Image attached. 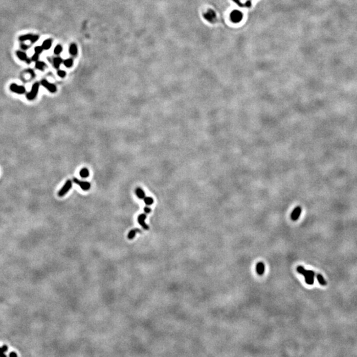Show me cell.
<instances>
[{
  "mask_svg": "<svg viewBox=\"0 0 357 357\" xmlns=\"http://www.w3.org/2000/svg\"><path fill=\"white\" fill-rule=\"evenodd\" d=\"M297 271L305 277V283L309 285H312L314 282L315 272L313 271L305 270L302 266H297Z\"/></svg>",
  "mask_w": 357,
  "mask_h": 357,
  "instance_id": "6da1fadb",
  "label": "cell"
},
{
  "mask_svg": "<svg viewBox=\"0 0 357 357\" xmlns=\"http://www.w3.org/2000/svg\"><path fill=\"white\" fill-rule=\"evenodd\" d=\"M243 13L238 10H234L230 13V18L233 23H238L243 19Z\"/></svg>",
  "mask_w": 357,
  "mask_h": 357,
  "instance_id": "7a4b0ae2",
  "label": "cell"
},
{
  "mask_svg": "<svg viewBox=\"0 0 357 357\" xmlns=\"http://www.w3.org/2000/svg\"><path fill=\"white\" fill-rule=\"evenodd\" d=\"M72 187V181L70 179L67 180L65 183V184L62 187L61 189L58 192V196L60 197H64V195H66L69 192L70 189Z\"/></svg>",
  "mask_w": 357,
  "mask_h": 357,
  "instance_id": "3957f363",
  "label": "cell"
},
{
  "mask_svg": "<svg viewBox=\"0 0 357 357\" xmlns=\"http://www.w3.org/2000/svg\"><path fill=\"white\" fill-rule=\"evenodd\" d=\"M38 89H39V83H35L32 85V89L31 91L27 94V98L28 100L32 101L36 98L38 92Z\"/></svg>",
  "mask_w": 357,
  "mask_h": 357,
  "instance_id": "277c9868",
  "label": "cell"
},
{
  "mask_svg": "<svg viewBox=\"0 0 357 357\" xmlns=\"http://www.w3.org/2000/svg\"><path fill=\"white\" fill-rule=\"evenodd\" d=\"M73 181H74V183H75V184L78 185L80 187V188L84 191H89V190L90 189V188H91V184H90V183L88 181H80L77 178H73Z\"/></svg>",
  "mask_w": 357,
  "mask_h": 357,
  "instance_id": "5b68a950",
  "label": "cell"
},
{
  "mask_svg": "<svg viewBox=\"0 0 357 357\" xmlns=\"http://www.w3.org/2000/svg\"><path fill=\"white\" fill-rule=\"evenodd\" d=\"M10 90L13 91V92L19 94V95H22V94H24L26 92V89H25V87L21 86V85H17L15 83H12L10 85Z\"/></svg>",
  "mask_w": 357,
  "mask_h": 357,
  "instance_id": "8992f818",
  "label": "cell"
},
{
  "mask_svg": "<svg viewBox=\"0 0 357 357\" xmlns=\"http://www.w3.org/2000/svg\"><path fill=\"white\" fill-rule=\"evenodd\" d=\"M41 84H42V86L46 88L47 89L48 91H50V93H54L56 92L57 91V87L55 85H54L53 83H50V82L47 81L46 80H43L41 81Z\"/></svg>",
  "mask_w": 357,
  "mask_h": 357,
  "instance_id": "52a82bcc",
  "label": "cell"
},
{
  "mask_svg": "<svg viewBox=\"0 0 357 357\" xmlns=\"http://www.w3.org/2000/svg\"><path fill=\"white\" fill-rule=\"evenodd\" d=\"M146 214H147L144 213V214H140L138 217V222L139 223V224L144 229L146 230H149V226L148 225L146 224V223L145 222V220L146 218Z\"/></svg>",
  "mask_w": 357,
  "mask_h": 357,
  "instance_id": "ba28073f",
  "label": "cell"
},
{
  "mask_svg": "<svg viewBox=\"0 0 357 357\" xmlns=\"http://www.w3.org/2000/svg\"><path fill=\"white\" fill-rule=\"evenodd\" d=\"M204 17L205 19L207 21H209L210 23H213L215 19H216V13L213 11L212 9H209L207 11V13H205L204 14Z\"/></svg>",
  "mask_w": 357,
  "mask_h": 357,
  "instance_id": "9c48e42d",
  "label": "cell"
},
{
  "mask_svg": "<svg viewBox=\"0 0 357 357\" xmlns=\"http://www.w3.org/2000/svg\"><path fill=\"white\" fill-rule=\"evenodd\" d=\"M302 212V208L300 207H297L294 209L291 214V219L293 221H296L300 216Z\"/></svg>",
  "mask_w": 357,
  "mask_h": 357,
  "instance_id": "30bf717a",
  "label": "cell"
},
{
  "mask_svg": "<svg viewBox=\"0 0 357 357\" xmlns=\"http://www.w3.org/2000/svg\"><path fill=\"white\" fill-rule=\"evenodd\" d=\"M16 54H17V57H18L20 59V60H22V61L26 62H27V64H31V61H32V60H31V59H29V58H27V54L25 53V52H23V51H19V50H17V52H16Z\"/></svg>",
  "mask_w": 357,
  "mask_h": 357,
  "instance_id": "8fae6325",
  "label": "cell"
},
{
  "mask_svg": "<svg viewBox=\"0 0 357 357\" xmlns=\"http://www.w3.org/2000/svg\"><path fill=\"white\" fill-rule=\"evenodd\" d=\"M135 193L139 199L144 200V198L146 197V194L144 193V190L142 188H140V187H137L136 188Z\"/></svg>",
  "mask_w": 357,
  "mask_h": 357,
  "instance_id": "7c38bea8",
  "label": "cell"
},
{
  "mask_svg": "<svg viewBox=\"0 0 357 357\" xmlns=\"http://www.w3.org/2000/svg\"><path fill=\"white\" fill-rule=\"evenodd\" d=\"M256 271L259 275H263L265 272V265L262 262H259L256 265Z\"/></svg>",
  "mask_w": 357,
  "mask_h": 357,
  "instance_id": "4fadbf2b",
  "label": "cell"
},
{
  "mask_svg": "<svg viewBox=\"0 0 357 357\" xmlns=\"http://www.w3.org/2000/svg\"><path fill=\"white\" fill-rule=\"evenodd\" d=\"M69 52L72 56H76L77 54V52H78L77 46L75 43H71L70 44V48H69Z\"/></svg>",
  "mask_w": 357,
  "mask_h": 357,
  "instance_id": "5bb4252c",
  "label": "cell"
},
{
  "mask_svg": "<svg viewBox=\"0 0 357 357\" xmlns=\"http://www.w3.org/2000/svg\"><path fill=\"white\" fill-rule=\"evenodd\" d=\"M52 39L48 38V39L45 40V41L42 42V48H43L44 50H48V49H50V48H51V46H52Z\"/></svg>",
  "mask_w": 357,
  "mask_h": 357,
  "instance_id": "9a60e30c",
  "label": "cell"
},
{
  "mask_svg": "<svg viewBox=\"0 0 357 357\" xmlns=\"http://www.w3.org/2000/svg\"><path fill=\"white\" fill-rule=\"evenodd\" d=\"M137 232L141 233V230H140V229H138V228H136V229H133V230H132L130 231V232H129V234H128V238H129V239H130V240L133 239L134 238V237H135L136 233Z\"/></svg>",
  "mask_w": 357,
  "mask_h": 357,
  "instance_id": "2e32d148",
  "label": "cell"
},
{
  "mask_svg": "<svg viewBox=\"0 0 357 357\" xmlns=\"http://www.w3.org/2000/svg\"><path fill=\"white\" fill-rule=\"evenodd\" d=\"M80 177H82V178H87L89 176V171L87 168H82V169L80 170Z\"/></svg>",
  "mask_w": 357,
  "mask_h": 357,
  "instance_id": "e0dca14e",
  "label": "cell"
},
{
  "mask_svg": "<svg viewBox=\"0 0 357 357\" xmlns=\"http://www.w3.org/2000/svg\"><path fill=\"white\" fill-rule=\"evenodd\" d=\"M32 34H27V35H21L19 37V40L21 42H24L26 41H31V38L32 36Z\"/></svg>",
  "mask_w": 357,
  "mask_h": 357,
  "instance_id": "ac0fdd59",
  "label": "cell"
},
{
  "mask_svg": "<svg viewBox=\"0 0 357 357\" xmlns=\"http://www.w3.org/2000/svg\"><path fill=\"white\" fill-rule=\"evenodd\" d=\"M62 62H63V60H62V59L61 58H60V57L55 58L54 59V61H53L54 67L55 68H56V69H58L59 67H60V66L61 65V64L62 63Z\"/></svg>",
  "mask_w": 357,
  "mask_h": 357,
  "instance_id": "d6986e66",
  "label": "cell"
},
{
  "mask_svg": "<svg viewBox=\"0 0 357 357\" xmlns=\"http://www.w3.org/2000/svg\"><path fill=\"white\" fill-rule=\"evenodd\" d=\"M317 279L318 282L320 283V285H321V286H326L327 285L326 280L324 279L323 276L321 274H318V275H317Z\"/></svg>",
  "mask_w": 357,
  "mask_h": 357,
  "instance_id": "ffe728a7",
  "label": "cell"
},
{
  "mask_svg": "<svg viewBox=\"0 0 357 357\" xmlns=\"http://www.w3.org/2000/svg\"><path fill=\"white\" fill-rule=\"evenodd\" d=\"M45 66H46V64H45V63L43 62L38 61H38H36V63H35V68H36L37 70H41V71H43Z\"/></svg>",
  "mask_w": 357,
  "mask_h": 357,
  "instance_id": "44dd1931",
  "label": "cell"
},
{
  "mask_svg": "<svg viewBox=\"0 0 357 357\" xmlns=\"http://www.w3.org/2000/svg\"><path fill=\"white\" fill-rule=\"evenodd\" d=\"M64 64L66 68H70L72 67L73 64H74V60H73L72 58L66 59V60L64 61Z\"/></svg>",
  "mask_w": 357,
  "mask_h": 357,
  "instance_id": "7402d4cb",
  "label": "cell"
},
{
  "mask_svg": "<svg viewBox=\"0 0 357 357\" xmlns=\"http://www.w3.org/2000/svg\"><path fill=\"white\" fill-rule=\"evenodd\" d=\"M144 202H145L146 204L148 206L152 205L153 203H154V199H153L152 197H146L145 198H144Z\"/></svg>",
  "mask_w": 357,
  "mask_h": 357,
  "instance_id": "603a6c76",
  "label": "cell"
},
{
  "mask_svg": "<svg viewBox=\"0 0 357 357\" xmlns=\"http://www.w3.org/2000/svg\"><path fill=\"white\" fill-rule=\"evenodd\" d=\"M63 50V48L62 46V45L60 44H58L56 47L54 48V53L56 55H59Z\"/></svg>",
  "mask_w": 357,
  "mask_h": 357,
  "instance_id": "cb8c5ba5",
  "label": "cell"
},
{
  "mask_svg": "<svg viewBox=\"0 0 357 357\" xmlns=\"http://www.w3.org/2000/svg\"><path fill=\"white\" fill-rule=\"evenodd\" d=\"M8 350V347L6 345H3L2 347H0V357H6L5 354H4L5 352Z\"/></svg>",
  "mask_w": 357,
  "mask_h": 357,
  "instance_id": "d4e9b609",
  "label": "cell"
},
{
  "mask_svg": "<svg viewBox=\"0 0 357 357\" xmlns=\"http://www.w3.org/2000/svg\"><path fill=\"white\" fill-rule=\"evenodd\" d=\"M44 50L42 46H37L35 48V52L36 54H41V53L42 52V51Z\"/></svg>",
  "mask_w": 357,
  "mask_h": 357,
  "instance_id": "484cf974",
  "label": "cell"
},
{
  "mask_svg": "<svg viewBox=\"0 0 357 357\" xmlns=\"http://www.w3.org/2000/svg\"><path fill=\"white\" fill-rule=\"evenodd\" d=\"M57 74L60 77H61V78H64V77H66V72L65 71H64V70H58Z\"/></svg>",
  "mask_w": 357,
  "mask_h": 357,
  "instance_id": "4316f807",
  "label": "cell"
},
{
  "mask_svg": "<svg viewBox=\"0 0 357 357\" xmlns=\"http://www.w3.org/2000/svg\"><path fill=\"white\" fill-rule=\"evenodd\" d=\"M38 39H39V36H38V35H32V38H31V39L30 41L31 42V43H35V42H36V41H38Z\"/></svg>",
  "mask_w": 357,
  "mask_h": 357,
  "instance_id": "83f0119b",
  "label": "cell"
},
{
  "mask_svg": "<svg viewBox=\"0 0 357 357\" xmlns=\"http://www.w3.org/2000/svg\"><path fill=\"white\" fill-rule=\"evenodd\" d=\"M38 58H39V54L35 53L33 54V56H32V58H31V60H32V62H36V61L38 60Z\"/></svg>",
  "mask_w": 357,
  "mask_h": 357,
  "instance_id": "f1b7e54d",
  "label": "cell"
},
{
  "mask_svg": "<svg viewBox=\"0 0 357 357\" xmlns=\"http://www.w3.org/2000/svg\"><path fill=\"white\" fill-rule=\"evenodd\" d=\"M232 1H233V2H234V3H236V5H237L239 7H244V4H243V3H241V2L240 1V0H232Z\"/></svg>",
  "mask_w": 357,
  "mask_h": 357,
  "instance_id": "f546056e",
  "label": "cell"
},
{
  "mask_svg": "<svg viewBox=\"0 0 357 357\" xmlns=\"http://www.w3.org/2000/svg\"><path fill=\"white\" fill-rule=\"evenodd\" d=\"M251 5H252V3H251V0H247V1H246V2L244 4V6L246 7H247V8H250V7H251Z\"/></svg>",
  "mask_w": 357,
  "mask_h": 357,
  "instance_id": "4dcf8cb0",
  "label": "cell"
},
{
  "mask_svg": "<svg viewBox=\"0 0 357 357\" xmlns=\"http://www.w3.org/2000/svg\"><path fill=\"white\" fill-rule=\"evenodd\" d=\"M144 212H145L146 214H149V213H150L151 212H152V210H151V208H149V207H146L145 208H144Z\"/></svg>",
  "mask_w": 357,
  "mask_h": 357,
  "instance_id": "1f68e13d",
  "label": "cell"
},
{
  "mask_svg": "<svg viewBox=\"0 0 357 357\" xmlns=\"http://www.w3.org/2000/svg\"><path fill=\"white\" fill-rule=\"evenodd\" d=\"M21 48H22L23 50H27V49L28 48V46H27V45H26V44H21Z\"/></svg>",
  "mask_w": 357,
  "mask_h": 357,
  "instance_id": "d6a6232c",
  "label": "cell"
},
{
  "mask_svg": "<svg viewBox=\"0 0 357 357\" xmlns=\"http://www.w3.org/2000/svg\"><path fill=\"white\" fill-rule=\"evenodd\" d=\"M9 356L10 357H17V354H16L15 352H11V353L9 354Z\"/></svg>",
  "mask_w": 357,
  "mask_h": 357,
  "instance_id": "836d02e7",
  "label": "cell"
},
{
  "mask_svg": "<svg viewBox=\"0 0 357 357\" xmlns=\"http://www.w3.org/2000/svg\"><path fill=\"white\" fill-rule=\"evenodd\" d=\"M28 71L30 73V74H31V75H32V77H34V76H35V73H34V71H32V70H28Z\"/></svg>",
  "mask_w": 357,
  "mask_h": 357,
  "instance_id": "e575fe53",
  "label": "cell"
}]
</instances>
